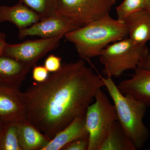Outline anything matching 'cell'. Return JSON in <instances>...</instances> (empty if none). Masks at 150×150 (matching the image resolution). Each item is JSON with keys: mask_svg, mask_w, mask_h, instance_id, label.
<instances>
[{"mask_svg": "<svg viewBox=\"0 0 150 150\" xmlns=\"http://www.w3.org/2000/svg\"><path fill=\"white\" fill-rule=\"evenodd\" d=\"M83 59L62 64L42 82L22 92L26 120L52 139L78 117L85 115L98 91L105 87L99 73Z\"/></svg>", "mask_w": 150, "mask_h": 150, "instance_id": "1", "label": "cell"}, {"mask_svg": "<svg viewBox=\"0 0 150 150\" xmlns=\"http://www.w3.org/2000/svg\"><path fill=\"white\" fill-rule=\"evenodd\" d=\"M128 35L124 22L108 15L67 33L64 37L74 44L81 59L89 62L91 58L99 56L109 43L122 40Z\"/></svg>", "mask_w": 150, "mask_h": 150, "instance_id": "2", "label": "cell"}, {"mask_svg": "<svg viewBox=\"0 0 150 150\" xmlns=\"http://www.w3.org/2000/svg\"><path fill=\"white\" fill-rule=\"evenodd\" d=\"M101 78L115 105L118 122L137 149H141L149 136L143 121L147 106L131 95L121 93L112 78Z\"/></svg>", "mask_w": 150, "mask_h": 150, "instance_id": "3", "label": "cell"}, {"mask_svg": "<svg viewBox=\"0 0 150 150\" xmlns=\"http://www.w3.org/2000/svg\"><path fill=\"white\" fill-rule=\"evenodd\" d=\"M149 52L146 45L136 44L129 38L116 41L100 53L103 73L107 77H119L127 70L141 68Z\"/></svg>", "mask_w": 150, "mask_h": 150, "instance_id": "4", "label": "cell"}, {"mask_svg": "<svg viewBox=\"0 0 150 150\" xmlns=\"http://www.w3.org/2000/svg\"><path fill=\"white\" fill-rule=\"evenodd\" d=\"M117 121L115 105L100 89L96 95L95 102L89 105L86 113V127L88 134V150H99L109 130Z\"/></svg>", "mask_w": 150, "mask_h": 150, "instance_id": "5", "label": "cell"}, {"mask_svg": "<svg viewBox=\"0 0 150 150\" xmlns=\"http://www.w3.org/2000/svg\"><path fill=\"white\" fill-rule=\"evenodd\" d=\"M112 0H55V14L81 28L109 15Z\"/></svg>", "mask_w": 150, "mask_h": 150, "instance_id": "6", "label": "cell"}, {"mask_svg": "<svg viewBox=\"0 0 150 150\" xmlns=\"http://www.w3.org/2000/svg\"><path fill=\"white\" fill-rule=\"evenodd\" d=\"M65 34L51 38L26 40L18 44H7L2 56L15 59L30 68L36 66L47 53L56 49Z\"/></svg>", "mask_w": 150, "mask_h": 150, "instance_id": "7", "label": "cell"}, {"mask_svg": "<svg viewBox=\"0 0 150 150\" xmlns=\"http://www.w3.org/2000/svg\"><path fill=\"white\" fill-rule=\"evenodd\" d=\"M79 28L68 19L55 15L40 20L29 27L19 30L18 38L23 39L28 36H38L43 38H51Z\"/></svg>", "mask_w": 150, "mask_h": 150, "instance_id": "8", "label": "cell"}, {"mask_svg": "<svg viewBox=\"0 0 150 150\" xmlns=\"http://www.w3.org/2000/svg\"><path fill=\"white\" fill-rule=\"evenodd\" d=\"M25 119L20 89L0 86V121L4 124L17 123Z\"/></svg>", "mask_w": 150, "mask_h": 150, "instance_id": "9", "label": "cell"}, {"mask_svg": "<svg viewBox=\"0 0 150 150\" xmlns=\"http://www.w3.org/2000/svg\"><path fill=\"white\" fill-rule=\"evenodd\" d=\"M131 78L122 81L117 86L123 94H129L150 107V69L137 68Z\"/></svg>", "mask_w": 150, "mask_h": 150, "instance_id": "10", "label": "cell"}, {"mask_svg": "<svg viewBox=\"0 0 150 150\" xmlns=\"http://www.w3.org/2000/svg\"><path fill=\"white\" fill-rule=\"evenodd\" d=\"M29 67L7 56H0V86L20 88Z\"/></svg>", "mask_w": 150, "mask_h": 150, "instance_id": "11", "label": "cell"}, {"mask_svg": "<svg viewBox=\"0 0 150 150\" xmlns=\"http://www.w3.org/2000/svg\"><path fill=\"white\" fill-rule=\"evenodd\" d=\"M128 30L129 38L134 43L146 45L150 40V12L146 10L129 15L123 21Z\"/></svg>", "mask_w": 150, "mask_h": 150, "instance_id": "12", "label": "cell"}, {"mask_svg": "<svg viewBox=\"0 0 150 150\" xmlns=\"http://www.w3.org/2000/svg\"><path fill=\"white\" fill-rule=\"evenodd\" d=\"M40 20L36 13L22 3L12 6H0V23L11 22L19 30L29 27Z\"/></svg>", "mask_w": 150, "mask_h": 150, "instance_id": "13", "label": "cell"}, {"mask_svg": "<svg viewBox=\"0 0 150 150\" xmlns=\"http://www.w3.org/2000/svg\"><path fill=\"white\" fill-rule=\"evenodd\" d=\"M86 114L75 118L67 127L56 134L41 150H60L70 142L88 137L86 125Z\"/></svg>", "mask_w": 150, "mask_h": 150, "instance_id": "14", "label": "cell"}, {"mask_svg": "<svg viewBox=\"0 0 150 150\" xmlns=\"http://www.w3.org/2000/svg\"><path fill=\"white\" fill-rule=\"evenodd\" d=\"M17 126L21 150H41L51 141L26 119L17 122Z\"/></svg>", "mask_w": 150, "mask_h": 150, "instance_id": "15", "label": "cell"}, {"mask_svg": "<svg viewBox=\"0 0 150 150\" xmlns=\"http://www.w3.org/2000/svg\"><path fill=\"white\" fill-rule=\"evenodd\" d=\"M135 145L118 121L109 130L99 150H136Z\"/></svg>", "mask_w": 150, "mask_h": 150, "instance_id": "16", "label": "cell"}, {"mask_svg": "<svg viewBox=\"0 0 150 150\" xmlns=\"http://www.w3.org/2000/svg\"><path fill=\"white\" fill-rule=\"evenodd\" d=\"M0 150H21L17 123L4 124L0 131Z\"/></svg>", "mask_w": 150, "mask_h": 150, "instance_id": "17", "label": "cell"}, {"mask_svg": "<svg viewBox=\"0 0 150 150\" xmlns=\"http://www.w3.org/2000/svg\"><path fill=\"white\" fill-rule=\"evenodd\" d=\"M34 11L40 20L55 15V0H19Z\"/></svg>", "mask_w": 150, "mask_h": 150, "instance_id": "18", "label": "cell"}, {"mask_svg": "<svg viewBox=\"0 0 150 150\" xmlns=\"http://www.w3.org/2000/svg\"><path fill=\"white\" fill-rule=\"evenodd\" d=\"M147 1V0H124L116 8L117 20L123 22L124 19L130 14L144 9Z\"/></svg>", "mask_w": 150, "mask_h": 150, "instance_id": "19", "label": "cell"}, {"mask_svg": "<svg viewBox=\"0 0 150 150\" xmlns=\"http://www.w3.org/2000/svg\"><path fill=\"white\" fill-rule=\"evenodd\" d=\"M88 137L77 139L70 142L63 148V150H88Z\"/></svg>", "mask_w": 150, "mask_h": 150, "instance_id": "20", "label": "cell"}, {"mask_svg": "<svg viewBox=\"0 0 150 150\" xmlns=\"http://www.w3.org/2000/svg\"><path fill=\"white\" fill-rule=\"evenodd\" d=\"M62 59L54 54L49 55L45 60L44 66L50 72H55L60 69L62 66Z\"/></svg>", "mask_w": 150, "mask_h": 150, "instance_id": "21", "label": "cell"}, {"mask_svg": "<svg viewBox=\"0 0 150 150\" xmlns=\"http://www.w3.org/2000/svg\"><path fill=\"white\" fill-rule=\"evenodd\" d=\"M48 71L44 66H35L33 67L32 77L36 82L40 83L46 80L48 76Z\"/></svg>", "mask_w": 150, "mask_h": 150, "instance_id": "22", "label": "cell"}, {"mask_svg": "<svg viewBox=\"0 0 150 150\" xmlns=\"http://www.w3.org/2000/svg\"><path fill=\"white\" fill-rule=\"evenodd\" d=\"M7 44L5 34L3 33H0V56H2L4 49Z\"/></svg>", "mask_w": 150, "mask_h": 150, "instance_id": "23", "label": "cell"}, {"mask_svg": "<svg viewBox=\"0 0 150 150\" xmlns=\"http://www.w3.org/2000/svg\"><path fill=\"white\" fill-rule=\"evenodd\" d=\"M140 68V69H150V51L146 61Z\"/></svg>", "mask_w": 150, "mask_h": 150, "instance_id": "24", "label": "cell"}, {"mask_svg": "<svg viewBox=\"0 0 150 150\" xmlns=\"http://www.w3.org/2000/svg\"><path fill=\"white\" fill-rule=\"evenodd\" d=\"M144 9L150 12V0H147Z\"/></svg>", "mask_w": 150, "mask_h": 150, "instance_id": "25", "label": "cell"}, {"mask_svg": "<svg viewBox=\"0 0 150 150\" xmlns=\"http://www.w3.org/2000/svg\"><path fill=\"white\" fill-rule=\"evenodd\" d=\"M3 125H4V124H3V123L0 121V131H1V128L2 127Z\"/></svg>", "mask_w": 150, "mask_h": 150, "instance_id": "26", "label": "cell"}, {"mask_svg": "<svg viewBox=\"0 0 150 150\" xmlns=\"http://www.w3.org/2000/svg\"><path fill=\"white\" fill-rule=\"evenodd\" d=\"M112 1L114 2H115V1H116V0H112Z\"/></svg>", "mask_w": 150, "mask_h": 150, "instance_id": "27", "label": "cell"}, {"mask_svg": "<svg viewBox=\"0 0 150 150\" xmlns=\"http://www.w3.org/2000/svg\"><path fill=\"white\" fill-rule=\"evenodd\" d=\"M149 127H150V124H149Z\"/></svg>", "mask_w": 150, "mask_h": 150, "instance_id": "28", "label": "cell"}]
</instances>
